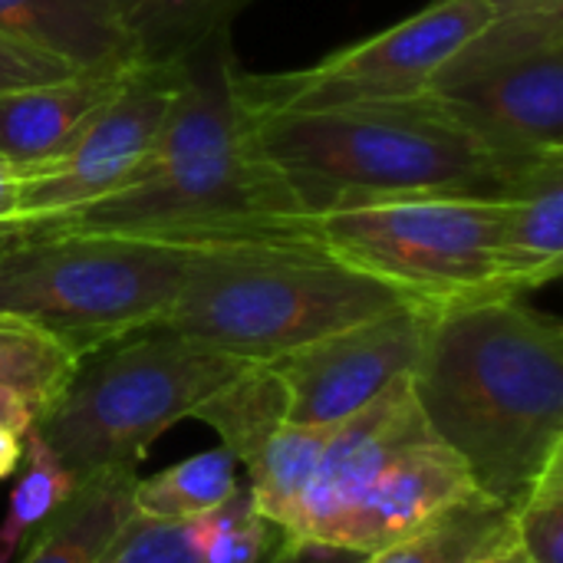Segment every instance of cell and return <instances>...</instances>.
<instances>
[{
  "label": "cell",
  "instance_id": "cell-1",
  "mask_svg": "<svg viewBox=\"0 0 563 563\" xmlns=\"http://www.w3.org/2000/svg\"><path fill=\"white\" fill-rule=\"evenodd\" d=\"M297 218L287 181L257 145L231 30H221L181 56L172 109L142 168L102 201L40 228L201 247L297 238Z\"/></svg>",
  "mask_w": 563,
  "mask_h": 563
},
{
  "label": "cell",
  "instance_id": "cell-2",
  "mask_svg": "<svg viewBox=\"0 0 563 563\" xmlns=\"http://www.w3.org/2000/svg\"><path fill=\"white\" fill-rule=\"evenodd\" d=\"M412 389L475 488L515 511L563 449V327L525 297L435 307Z\"/></svg>",
  "mask_w": 563,
  "mask_h": 563
},
{
  "label": "cell",
  "instance_id": "cell-3",
  "mask_svg": "<svg viewBox=\"0 0 563 563\" xmlns=\"http://www.w3.org/2000/svg\"><path fill=\"white\" fill-rule=\"evenodd\" d=\"M254 132L300 214L416 195L498 198L521 165L485 152L426 96L254 112Z\"/></svg>",
  "mask_w": 563,
  "mask_h": 563
},
{
  "label": "cell",
  "instance_id": "cell-4",
  "mask_svg": "<svg viewBox=\"0 0 563 563\" xmlns=\"http://www.w3.org/2000/svg\"><path fill=\"white\" fill-rule=\"evenodd\" d=\"M402 303L412 300L303 238L224 241L191 247L158 327L244 363H271Z\"/></svg>",
  "mask_w": 563,
  "mask_h": 563
},
{
  "label": "cell",
  "instance_id": "cell-5",
  "mask_svg": "<svg viewBox=\"0 0 563 563\" xmlns=\"http://www.w3.org/2000/svg\"><path fill=\"white\" fill-rule=\"evenodd\" d=\"M241 366L231 353L148 327L86 353L33 432L76 482L139 472L148 445L191 419Z\"/></svg>",
  "mask_w": 563,
  "mask_h": 563
},
{
  "label": "cell",
  "instance_id": "cell-6",
  "mask_svg": "<svg viewBox=\"0 0 563 563\" xmlns=\"http://www.w3.org/2000/svg\"><path fill=\"white\" fill-rule=\"evenodd\" d=\"M191 247L96 231L0 238V317L53 336L76 360L158 327L185 280Z\"/></svg>",
  "mask_w": 563,
  "mask_h": 563
},
{
  "label": "cell",
  "instance_id": "cell-7",
  "mask_svg": "<svg viewBox=\"0 0 563 563\" xmlns=\"http://www.w3.org/2000/svg\"><path fill=\"white\" fill-rule=\"evenodd\" d=\"M294 234L432 310L478 297H518L501 274L498 198H393L300 214Z\"/></svg>",
  "mask_w": 563,
  "mask_h": 563
},
{
  "label": "cell",
  "instance_id": "cell-8",
  "mask_svg": "<svg viewBox=\"0 0 563 563\" xmlns=\"http://www.w3.org/2000/svg\"><path fill=\"white\" fill-rule=\"evenodd\" d=\"M426 99L501 162L563 155V10L488 20L435 69Z\"/></svg>",
  "mask_w": 563,
  "mask_h": 563
},
{
  "label": "cell",
  "instance_id": "cell-9",
  "mask_svg": "<svg viewBox=\"0 0 563 563\" xmlns=\"http://www.w3.org/2000/svg\"><path fill=\"white\" fill-rule=\"evenodd\" d=\"M488 20L485 0H435L307 69L277 76L241 73V89L254 112L416 99L426 96L435 69Z\"/></svg>",
  "mask_w": 563,
  "mask_h": 563
},
{
  "label": "cell",
  "instance_id": "cell-10",
  "mask_svg": "<svg viewBox=\"0 0 563 563\" xmlns=\"http://www.w3.org/2000/svg\"><path fill=\"white\" fill-rule=\"evenodd\" d=\"M178 69L181 56L139 59L86 129L53 162L23 178L13 221L3 234L49 224L119 191L158 142L178 89Z\"/></svg>",
  "mask_w": 563,
  "mask_h": 563
},
{
  "label": "cell",
  "instance_id": "cell-11",
  "mask_svg": "<svg viewBox=\"0 0 563 563\" xmlns=\"http://www.w3.org/2000/svg\"><path fill=\"white\" fill-rule=\"evenodd\" d=\"M432 307L402 303L330 336H320L287 356L271 360L287 396V422L333 426L386 386L416 373Z\"/></svg>",
  "mask_w": 563,
  "mask_h": 563
},
{
  "label": "cell",
  "instance_id": "cell-12",
  "mask_svg": "<svg viewBox=\"0 0 563 563\" xmlns=\"http://www.w3.org/2000/svg\"><path fill=\"white\" fill-rule=\"evenodd\" d=\"M432 435L416 402L412 376L386 386L360 412L333 422L313 465V475L294 508L284 534L323 541L346 508L376 482V475L412 442Z\"/></svg>",
  "mask_w": 563,
  "mask_h": 563
},
{
  "label": "cell",
  "instance_id": "cell-13",
  "mask_svg": "<svg viewBox=\"0 0 563 563\" xmlns=\"http://www.w3.org/2000/svg\"><path fill=\"white\" fill-rule=\"evenodd\" d=\"M472 492L478 488L465 462L435 435H426L402 449L376 475V482L346 508L323 541L366 558Z\"/></svg>",
  "mask_w": 563,
  "mask_h": 563
},
{
  "label": "cell",
  "instance_id": "cell-14",
  "mask_svg": "<svg viewBox=\"0 0 563 563\" xmlns=\"http://www.w3.org/2000/svg\"><path fill=\"white\" fill-rule=\"evenodd\" d=\"M135 63L119 69H79L53 82L0 92V155L23 178L53 162L86 122L119 92Z\"/></svg>",
  "mask_w": 563,
  "mask_h": 563
},
{
  "label": "cell",
  "instance_id": "cell-15",
  "mask_svg": "<svg viewBox=\"0 0 563 563\" xmlns=\"http://www.w3.org/2000/svg\"><path fill=\"white\" fill-rule=\"evenodd\" d=\"M501 208V274L511 294L525 297L561 277L563 267V155L521 162Z\"/></svg>",
  "mask_w": 563,
  "mask_h": 563
},
{
  "label": "cell",
  "instance_id": "cell-16",
  "mask_svg": "<svg viewBox=\"0 0 563 563\" xmlns=\"http://www.w3.org/2000/svg\"><path fill=\"white\" fill-rule=\"evenodd\" d=\"M0 36L59 56L76 69L139 63L119 0H0Z\"/></svg>",
  "mask_w": 563,
  "mask_h": 563
},
{
  "label": "cell",
  "instance_id": "cell-17",
  "mask_svg": "<svg viewBox=\"0 0 563 563\" xmlns=\"http://www.w3.org/2000/svg\"><path fill=\"white\" fill-rule=\"evenodd\" d=\"M139 472H106L76 482L73 495L40 525L13 563H99L125 528Z\"/></svg>",
  "mask_w": 563,
  "mask_h": 563
},
{
  "label": "cell",
  "instance_id": "cell-18",
  "mask_svg": "<svg viewBox=\"0 0 563 563\" xmlns=\"http://www.w3.org/2000/svg\"><path fill=\"white\" fill-rule=\"evenodd\" d=\"M511 544V508L472 492L360 563H478Z\"/></svg>",
  "mask_w": 563,
  "mask_h": 563
},
{
  "label": "cell",
  "instance_id": "cell-19",
  "mask_svg": "<svg viewBox=\"0 0 563 563\" xmlns=\"http://www.w3.org/2000/svg\"><path fill=\"white\" fill-rule=\"evenodd\" d=\"M191 419L211 426L238 465H247L257 449L287 422V396L267 363H244L214 396L195 409Z\"/></svg>",
  "mask_w": 563,
  "mask_h": 563
},
{
  "label": "cell",
  "instance_id": "cell-20",
  "mask_svg": "<svg viewBox=\"0 0 563 563\" xmlns=\"http://www.w3.org/2000/svg\"><path fill=\"white\" fill-rule=\"evenodd\" d=\"M238 459L224 449H205L132 485V511L148 521L191 525L238 492Z\"/></svg>",
  "mask_w": 563,
  "mask_h": 563
},
{
  "label": "cell",
  "instance_id": "cell-21",
  "mask_svg": "<svg viewBox=\"0 0 563 563\" xmlns=\"http://www.w3.org/2000/svg\"><path fill=\"white\" fill-rule=\"evenodd\" d=\"M139 59H178L208 36L231 30L251 0H119Z\"/></svg>",
  "mask_w": 563,
  "mask_h": 563
},
{
  "label": "cell",
  "instance_id": "cell-22",
  "mask_svg": "<svg viewBox=\"0 0 563 563\" xmlns=\"http://www.w3.org/2000/svg\"><path fill=\"white\" fill-rule=\"evenodd\" d=\"M330 426H297L284 422L244 465L247 468V492L254 495L261 515L287 531L294 508L313 475L320 449L327 442Z\"/></svg>",
  "mask_w": 563,
  "mask_h": 563
},
{
  "label": "cell",
  "instance_id": "cell-23",
  "mask_svg": "<svg viewBox=\"0 0 563 563\" xmlns=\"http://www.w3.org/2000/svg\"><path fill=\"white\" fill-rule=\"evenodd\" d=\"M13 475L16 482L0 518V563L16 561L26 538L36 534L40 525L76 488V478L56 462V455L46 449V442L33 429L23 435V459Z\"/></svg>",
  "mask_w": 563,
  "mask_h": 563
},
{
  "label": "cell",
  "instance_id": "cell-24",
  "mask_svg": "<svg viewBox=\"0 0 563 563\" xmlns=\"http://www.w3.org/2000/svg\"><path fill=\"white\" fill-rule=\"evenodd\" d=\"M280 538L284 531L261 515L247 485H238L224 505L188 525L195 563H264Z\"/></svg>",
  "mask_w": 563,
  "mask_h": 563
},
{
  "label": "cell",
  "instance_id": "cell-25",
  "mask_svg": "<svg viewBox=\"0 0 563 563\" xmlns=\"http://www.w3.org/2000/svg\"><path fill=\"white\" fill-rule=\"evenodd\" d=\"M76 356L36 327L0 317V386L26 396L40 412L63 393Z\"/></svg>",
  "mask_w": 563,
  "mask_h": 563
},
{
  "label": "cell",
  "instance_id": "cell-26",
  "mask_svg": "<svg viewBox=\"0 0 563 563\" xmlns=\"http://www.w3.org/2000/svg\"><path fill=\"white\" fill-rule=\"evenodd\" d=\"M515 544L531 563H563V449L551 455L541 475L511 511Z\"/></svg>",
  "mask_w": 563,
  "mask_h": 563
},
{
  "label": "cell",
  "instance_id": "cell-27",
  "mask_svg": "<svg viewBox=\"0 0 563 563\" xmlns=\"http://www.w3.org/2000/svg\"><path fill=\"white\" fill-rule=\"evenodd\" d=\"M99 563H195L188 525H165L132 515Z\"/></svg>",
  "mask_w": 563,
  "mask_h": 563
},
{
  "label": "cell",
  "instance_id": "cell-28",
  "mask_svg": "<svg viewBox=\"0 0 563 563\" xmlns=\"http://www.w3.org/2000/svg\"><path fill=\"white\" fill-rule=\"evenodd\" d=\"M69 73H79V69L69 66L59 56H49V53L33 49L26 43H16L10 36H0V92L40 86V82H53V79L69 76Z\"/></svg>",
  "mask_w": 563,
  "mask_h": 563
},
{
  "label": "cell",
  "instance_id": "cell-29",
  "mask_svg": "<svg viewBox=\"0 0 563 563\" xmlns=\"http://www.w3.org/2000/svg\"><path fill=\"white\" fill-rule=\"evenodd\" d=\"M363 554L327 544V541H313V538H294L284 534L280 544L274 548V554L264 563H360Z\"/></svg>",
  "mask_w": 563,
  "mask_h": 563
},
{
  "label": "cell",
  "instance_id": "cell-30",
  "mask_svg": "<svg viewBox=\"0 0 563 563\" xmlns=\"http://www.w3.org/2000/svg\"><path fill=\"white\" fill-rule=\"evenodd\" d=\"M36 419H40V409L26 396L0 386V429L3 432H13V435L23 439L36 426Z\"/></svg>",
  "mask_w": 563,
  "mask_h": 563
},
{
  "label": "cell",
  "instance_id": "cell-31",
  "mask_svg": "<svg viewBox=\"0 0 563 563\" xmlns=\"http://www.w3.org/2000/svg\"><path fill=\"white\" fill-rule=\"evenodd\" d=\"M20 188H23V172H20L10 158L0 155V234H3L7 224L13 221Z\"/></svg>",
  "mask_w": 563,
  "mask_h": 563
},
{
  "label": "cell",
  "instance_id": "cell-32",
  "mask_svg": "<svg viewBox=\"0 0 563 563\" xmlns=\"http://www.w3.org/2000/svg\"><path fill=\"white\" fill-rule=\"evenodd\" d=\"M492 20L521 16V13H561L563 0H485Z\"/></svg>",
  "mask_w": 563,
  "mask_h": 563
},
{
  "label": "cell",
  "instance_id": "cell-33",
  "mask_svg": "<svg viewBox=\"0 0 563 563\" xmlns=\"http://www.w3.org/2000/svg\"><path fill=\"white\" fill-rule=\"evenodd\" d=\"M20 459H23V439L0 429V482H7L20 468Z\"/></svg>",
  "mask_w": 563,
  "mask_h": 563
},
{
  "label": "cell",
  "instance_id": "cell-34",
  "mask_svg": "<svg viewBox=\"0 0 563 563\" xmlns=\"http://www.w3.org/2000/svg\"><path fill=\"white\" fill-rule=\"evenodd\" d=\"M478 563H531L528 561V554L518 548V544H511V548H505V551H498V554H492V558H485V561Z\"/></svg>",
  "mask_w": 563,
  "mask_h": 563
}]
</instances>
